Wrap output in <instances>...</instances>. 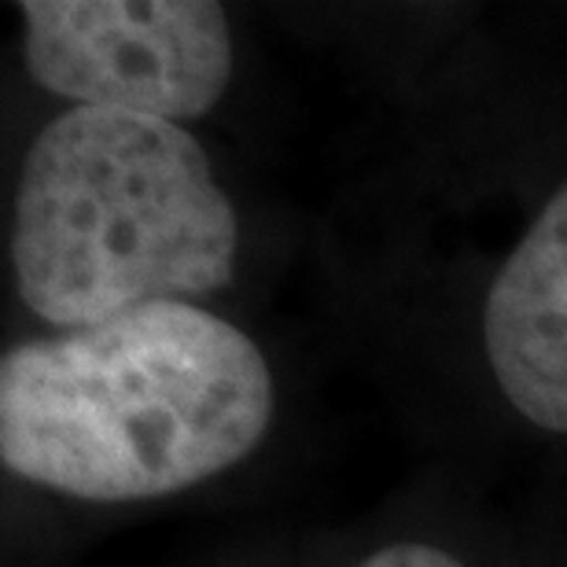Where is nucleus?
Masks as SVG:
<instances>
[{
	"label": "nucleus",
	"mask_w": 567,
	"mask_h": 567,
	"mask_svg": "<svg viewBox=\"0 0 567 567\" xmlns=\"http://www.w3.org/2000/svg\"><path fill=\"white\" fill-rule=\"evenodd\" d=\"M274 402L251 336L196 302L147 306L8 350L0 461L82 502H147L244 461Z\"/></svg>",
	"instance_id": "1"
},
{
	"label": "nucleus",
	"mask_w": 567,
	"mask_h": 567,
	"mask_svg": "<svg viewBox=\"0 0 567 567\" xmlns=\"http://www.w3.org/2000/svg\"><path fill=\"white\" fill-rule=\"evenodd\" d=\"M240 221L203 144L177 122L71 107L30 144L16 188L11 269L44 324L74 332L236 274Z\"/></svg>",
	"instance_id": "2"
},
{
	"label": "nucleus",
	"mask_w": 567,
	"mask_h": 567,
	"mask_svg": "<svg viewBox=\"0 0 567 567\" xmlns=\"http://www.w3.org/2000/svg\"><path fill=\"white\" fill-rule=\"evenodd\" d=\"M19 16L33 82L74 107L181 126L229 89L233 30L207 0H22Z\"/></svg>",
	"instance_id": "3"
},
{
	"label": "nucleus",
	"mask_w": 567,
	"mask_h": 567,
	"mask_svg": "<svg viewBox=\"0 0 567 567\" xmlns=\"http://www.w3.org/2000/svg\"><path fill=\"white\" fill-rule=\"evenodd\" d=\"M483 347L505 399L530 424L567 435V181L497 269Z\"/></svg>",
	"instance_id": "4"
},
{
	"label": "nucleus",
	"mask_w": 567,
	"mask_h": 567,
	"mask_svg": "<svg viewBox=\"0 0 567 567\" xmlns=\"http://www.w3.org/2000/svg\"><path fill=\"white\" fill-rule=\"evenodd\" d=\"M361 567H464V564L439 546H424V542H394V546L372 553Z\"/></svg>",
	"instance_id": "5"
}]
</instances>
